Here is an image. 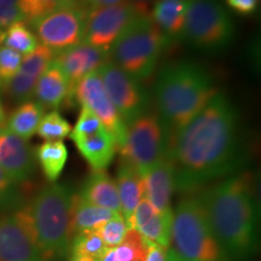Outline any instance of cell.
<instances>
[{"instance_id":"1","label":"cell","mask_w":261,"mask_h":261,"mask_svg":"<svg viewBox=\"0 0 261 261\" xmlns=\"http://www.w3.org/2000/svg\"><path fill=\"white\" fill-rule=\"evenodd\" d=\"M168 156L175 168V190H190L230 174L242 163L238 115L223 93L171 137Z\"/></svg>"},{"instance_id":"2","label":"cell","mask_w":261,"mask_h":261,"mask_svg":"<svg viewBox=\"0 0 261 261\" xmlns=\"http://www.w3.org/2000/svg\"><path fill=\"white\" fill-rule=\"evenodd\" d=\"M208 223L228 261H249L259 249V212L253 178L230 177L200 197Z\"/></svg>"},{"instance_id":"3","label":"cell","mask_w":261,"mask_h":261,"mask_svg":"<svg viewBox=\"0 0 261 261\" xmlns=\"http://www.w3.org/2000/svg\"><path fill=\"white\" fill-rule=\"evenodd\" d=\"M217 93L211 75L201 65L178 62L163 68L154 94L158 115L171 137L187 126Z\"/></svg>"},{"instance_id":"4","label":"cell","mask_w":261,"mask_h":261,"mask_svg":"<svg viewBox=\"0 0 261 261\" xmlns=\"http://www.w3.org/2000/svg\"><path fill=\"white\" fill-rule=\"evenodd\" d=\"M67 187L52 182L35 196L27 207L15 212L45 261L63 257L71 243L70 211L73 201Z\"/></svg>"},{"instance_id":"5","label":"cell","mask_w":261,"mask_h":261,"mask_svg":"<svg viewBox=\"0 0 261 261\" xmlns=\"http://www.w3.org/2000/svg\"><path fill=\"white\" fill-rule=\"evenodd\" d=\"M171 244L181 261H228L212 231L200 197L185 198L173 212Z\"/></svg>"},{"instance_id":"6","label":"cell","mask_w":261,"mask_h":261,"mask_svg":"<svg viewBox=\"0 0 261 261\" xmlns=\"http://www.w3.org/2000/svg\"><path fill=\"white\" fill-rule=\"evenodd\" d=\"M167 39L150 14H142L130 22L109 51V60L135 77L145 80L154 73Z\"/></svg>"},{"instance_id":"7","label":"cell","mask_w":261,"mask_h":261,"mask_svg":"<svg viewBox=\"0 0 261 261\" xmlns=\"http://www.w3.org/2000/svg\"><path fill=\"white\" fill-rule=\"evenodd\" d=\"M171 135L158 114L146 112L127 125L125 142L119 149L122 161L144 177L146 172L168 156Z\"/></svg>"},{"instance_id":"8","label":"cell","mask_w":261,"mask_h":261,"mask_svg":"<svg viewBox=\"0 0 261 261\" xmlns=\"http://www.w3.org/2000/svg\"><path fill=\"white\" fill-rule=\"evenodd\" d=\"M234 34L233 22L218 0H190L181 35L195 47L220 51Z\"/></svg>"},{"instance_id":"9","label":"cell","mask_w":261,"mask_h":261,"mask_svg":"<svg viewBox=\"0 0 261 261\" xmlns=\"http://www.w3.org/2000/svg\"><path fill=\"white\" fill-rule=\"evenodd\" d=\"M87 12L79 0H71L31 25L41 45L57 54L83 41Z\"/></svg>"},{"instance_id":"10","label":"cell","mask_w":261,"mask_h":261,"mask_svg":"<svg viewBox=\"0 0 261 261\" xmlns=\"http://www.w3.org/2000/svg\"><path fill=\"white\" fill-rule=\"evenodd\" d=\"M142 14H149L145 4L126 0L116 5L91 9L85 21L83 41L109 51L130 22Z\"/></svg>"},{"instance_id":"11","label":"cell","mask_w":261,"mask_h":261,"mask_svg":"<svg viewBox=\"0 0 261 261\" xmlns=\"http://www.w3.org/2000/svg\"><path fill=\"white\" fill-rule=\"evenodd\" d=\"M98 74L103 81L108 97L126 126L146 113L148 94L135 77L110 60L98 69Z\"/></svg>"},{"instance_id":"12","label":"cell","mask_w":261,"mask_h":261,"mask_svg":"<svg viewBox=\"0 0 261 261\" xmlns=\"http://www.w3.org/2000/svg\"><path fill=\"white\" fill-rule=\"evenodd\" d=\"M73 96L81 107L89 108L102 121L103 126L113 136L116 144V151H119L125 142L127 126L117 114L112 100L108 97L98 70L87 75L77 83L71 92L70 98Z\"/></svg>"},{"instance_id":"13","label":"cell","mask_w":261,"mask_h":261,"mask_svg":"<svg viewBox=\"0 0 261 261\" xmlns=\"http://www.w3.org/2000/svg\"><path fill=\"white\" fill-rule=\"evenodd\" d=\"M108 60L109 51L84 41L57 52L54 61L63 71L69 84V96L67 100H70L71 92L77 83L93 71H97Z\"/></svg>"},{"instance_id":"14","label":"cell","mask_w":261,"mask_h":261,"mask_svg":"<svg viewBox=\"0 0 261 261\" xmlns=\"http://www.w3.org/2000/svg\"><path fill=\"white\" fill-rule=\"evenodd\" d=\"M0 168L12 181H23L35 168V152L27 139L4 127L0 130Z\"/></svg>"},{"instance_id":"15","label":"cell","mask_w":261,"mask_h":261,"mask_svg":"<svg viewBox=\"0 0 261 261\" xmlns=\"http://www.w3.org/2000/svg\"><path fill=\"white\" fill-rule=\"evenodd\" d=\"M0 261H45L15 214L0 218Z\"/></svg>"},{"instance_id":"16","label":"cell","mask_w":261,"mask_h":261,"mask_svg":"<svg viewBox=\"0 0 261 261\" xmlns=\"http://www.w3.org/2000/svg\"><path fill=\"white\" fill-rule=\"evenodd\" d=\"M55 56L56 54L44 45H39L37 50L24 56L19 70L6 84L10 94L18 100H29L39 77L52 63Z\"/></svg>"},{"instance_id":"17","label":"cell","mask_w":261,"mask_h":261,"mask_svg":"<svg viewBox=\"0 0 261 261\" xmlns=\"http://www.w3.org/2000/svg\"><path fill=\"white\" fill-rule=\"evenodd\" d=\"M172 215L173 212H168V213L158 212L146 198H143L137 205L130 219L127 221V226L138 231L149 242L169 248Z\"/></svg>"},{"instance_id":"18","label":"cell","mask_w":261,"mask_h":261,"mask_svg":"<svg viewBox=\"0 0 261 261\" xmlns=\"http://www.w3.org/2000/svg\"><path fill=\"white\" fill-rule=\"evenodd\" d=\"M144 198L161 213L171 210V198L175 191V168L169 156H166L151 167L143 177Z\"/></svg>"},{"instance_id":"19","label":"cell","mask_w":261,"mask_h":261,"mask_svg":"<svg viewBox=\"0 0 261 261\" xmlns=\"http://www.w3.org/2000/svg\"><path fill=\"white\" fill-rule=\"evenodd\" d=\"M116 188L120 201V213L127 221L135 213L137 205L144 198V179L140 173L122 161L117 168Z\"/></svg>"},{"instance_id":"20","label":"cell","mask_w":261,"mask_h":261,"mask_svg":"<svg viewBox=\"0 0 261 261\" xmlns=\"http://www.w3.org/2000/svg\"><path fill=\"white\" fill-rule=\"evenodd\" d=\"M73 142L93 171H106L116 152L115 140L107 128L94 135L74 138Z\"/></svg>"},{"instance_id":"21","label":"cell","mask_w":261,"mask_h":261,"mask_svg":"<svg viewBox=\"0 0 261 261\" xmlns=\"http://www.w3.org/2000/svg\"><path fill=\"white\" fill-rule=\"evenodd\" d=\"M79 195L89 203L120 213L116 182L106 171H92L85 180Z\"/></svg>"},{"instance_id":"22","label":"cell","mask_w":261,"mask_h":261,"mask_svg":"<svg viewBox=\"0 0 261 261\" xmlns=\"http://www.w3.org/2000/svg\"><path fill=\"white\" fill-rule=\"evenodd\" d=\"M55 60V58H54ZM37 102L42 107L58 108L69 96V84L61 68L52 61L47 69L39 77L34 93Z\"/></svg>"},{"instance_id":"23","label":"cell","mask_w":261,"mask_h":261,"mask_svg":"<svg viewBox=\"0 0 261 261\" xmlns=\"http://www.w3.org/2000/svg\"><path fill=\"white\" fill-rule=\"evenodd\" d=\"M115 214L106 208L89 203L80 195H73L70 211L71 237L86 231H98Z\"/></svg>"},{"instance_id":"24","label":"cell","mask_w":261,"mask_h":261,"mask_svg":"<svg viewBox=\"0 0 261 261\" xmlns=\"http://www.w3.org/2000/svg\"><path fill=\"white\" fill-rule=\"evenodd\" d=\"M190 0H158L152 9L151 17L165 38L181 35Z\"/></svg>"},{"instance_id":"25","label":"cell","mask_w":261,"mask_h":261,"mask_svg":"<svg viewBox=\"0 0 261 261\" xmlns=\"http://www.w3.org/2000/svg\"><path fill=\"white\" fill-rule=\"evenodd\" d=\"M42 116L44 107L41 104L34 100H24L10 115L6 128L14 135L28 140L37 133Z\"/></svg>"},{"instance_id":"26","label":"cell","mask_w":261,"mask_h":261,"mask_svg":"<svg viewBox=\"0 0 261 261\" xmlns=\"http://www.w3.org/2000/svg\"><path fill=\"white\" fill-rule=\"evenodd\" d=\"M35 160L48 181L55 182L63 172L68 160V149L62 140L45 142L35 150Z\"/></svg>"},{"instance_id":"27","label":"cell","mask_w":261,"mask_h":261,"mask_svg":"<svg viewBox=\"0 0 261 261\" xmlns=\"http://www.w3.org/2000/svg\"><path fill=\"white\" fill-rule=\"evenodd\" d=\"M2 46H6L17 51L18 54H32L39 46L37 35L32 32L29 25L24 21L16 22L2 33Z\"/></svg>"},{"instance_id":"28","label":"cell","mask_w":261,"mask_h":261,"mask_svg":"<svg viewBox=\"0 0 261 261\" xmlns=\"http://www.w3.org/2000/svg\"><path fill=\"white\" fill-rule=\"evenodd\" d=\"M148 253V241L135 228H128L115 247V254L119 261H144Z\"/></svg>"},{"instance_id":"29","label":"cell","mask_w":261,"mask_h":261,"mask_svg":"<svg viewBox=\"0 0 261 261\" xmlns=\"http://www.w3.org/2000/svg\"><path fill=\"white\" fill-rule=\"evenodd\" d=\"M107 249L108 247L97 231H86L75 234L71 240L69 252L71 255H83L99 260Z\"/></svg>"},{"instance_id":"30","label":"cell","mask_w":261,"mask_h":261,"mask_svg":"<svg viewBox=\"0 0 261 261\" xmlns=\"http://www.w3.org/2000/svg\"><path fill=\"white\" fill-rule=\"evenodd\" d=\"M71 129L73 128L70 123L57 110H52L42 116L37 129V135L46 142H54V140H63L69 137Z\"/></svg>"},{"instance_id":"31","label":"cell","mask_w":261,"mask_h":261,"mask_svg":"<svg viewBox=\"0 0 261 261\" xmlns=\"http://www.w3.org/2000/svg\"><path fill=\"white\" fill-rule=\"evenodd\" d=\"M69 2L71 0H18L23 17L29 24Z\"/></svg>"},{"instance_id":"32","label":"cell","mask_w":261,"mask_h":261,"mask_svg":"<svg viewBox=\"0 0 261 261\" xmlns=\"http://www.w3.org/2000/svg\"><path fill=\"white\" fill-rule=\"evenodd\" d=\"M127 230H128V226H127L126 220L123 219L121 214L116 213L97 232L99 233L100 238L108 248H115L123 240Z\"/></svg>"},{"instance_id":"33","label":"cell","mask_w":261,"mask_h":261,"mask_svg":"<svg viewBox=\"0 0 261 261\" xmlns=\"http://www.w3.org/2000/svg\"><path fill=\"white\" fill-rule=\"evenodd\" d=\"M106 127L103 126L102 121H100L94 114L91 112L89 108L81 107L80 115L77 117V121L75 123V127L71 129L70 138H79V137H86L94 135V133L99 132Z\"/></svg>"},{"instance_id":"34","label":"cell","mask_w":261,"mask_h":261,"mask_svg":"<svg viewBox=\"0 0 261 261\" xmlns=\"http://www.w3.org/2000/svg\"><path fill=\"white\" fill-rule=\"evenodd\" d=\"M21 54L6 46H0V83L8 84L16 73L19 70L22 64Z\"/></svg>"},{"instance_id":"35","label":"cell","mask_w":261,"mask_h":261,"mask_svg":"<svg viewBox=\"0 0 261 261\" xmlns=\"http://www.w3.org/2000/svg\"><path fill=\"white\" fill-rule=\"evenodd\" d=\"M19 21H24V17L18 0H0V31Z\"/></svg>"},{"instance_id":"36","label":"cell","mask_w":261,"mask_h":261,"mask_svg":"<svg viewBox=\"0 0 261 261\" xmlns=\"http://www.w3.org/2000/svg\"><path fill=\"white\" fill-rule=\"evenodd\" d=\"M228 8L241 15L254 14L257 9L259 0H225Z\"/></svg>"},{"instance_id":"37","label":"cell","mask_w":261,"mask_h":261,"mask_svg":"<svg viewBox=\"0 0 261 261\" xmlns=\"http://www.w3.org/2000/svg\"><path fill=\"white\" fill-rule=\"evenodd\" d=\"M168 248L148 241V253L144 261H167Z\"/></svg>"},{"instance_id":"38","label":"cell","mask_w":261,"mask_h":261,"mask_svg":"<svg viewBox=\"0 0 261 261\" xmlns=\"http://www.w3.org/2000/svg\"><path fill=\"white\" fill-rule=\"evenodd\" d=\"M79 2L85 6V8H90L89 10H91L96 8H103V6L116 5L125 2V0H79Z\"/></svg>"},{"instance_id":"39","label":"cell","mask_w":261,"mask_h":261,"mask_svg":"<svg viewBox=\"0 0 261 261\" xmlns=\"http://www.w3.org/2000/svg\"><path fill=\"white\" fill-rule=\"evenodd\" d=\"M12 185V180L8 175L5 174V172L0 168V198H3L6 195V192L10 190Z\"/></svg>"},{"instance_id":"40","label":"cell","mask_w":261,"mask_h":261,"mask_svg":"<svg viewBox=\"0 0 261 261\" xmlns=\"http://www.w3.org/2000/svg\"><path fill=\"white\" fill-rule=\"evenodd\" d=\"M99 261H119L115 254V248H108L103 255L100 256Z\"/></svg>"},{"instance_id":"41","label":"cell","mask_w":261,"mask_h":261,"mask_svg":"<svg viewBox=\"0 0 261 261\" xmlns=\"http://www.w3.org/2000/svg\"><path fill=\"white\" fill-rule=\"evenodd\" d=\"M167 261H181V259L177 255V253H175L172 248H168Z\"/></svg>"},{"instance_id":"42","label":"cell","mask_w":261,"mask_h":261,"mask_svg":"<svg viewBox=\"0 0 261 261\" xmlns=\"http://www.w3.org/2000/svg\"><path fill=\"white\" fill-rule=\"evenodd\" d=\"M70 261H99V260L93 259V257H89V256H83V255H71Z\"/></svg>"},{"instance_id":"43","label":"cell","mask_w":261,"mask_h":261,"mask_svg":"<svg viewBox=\"0 0 261 261\" xmlns=\"http://www.w3.org/2000/svg\"><path fill=\"white\" fill-rule=\"evenodd\" d=\"M5 122H6L5 110H4V108H3L2 102H0V126H4Z\"/></svg>"},{"instance_id":"44","label":"cell","mask_w":261,"mask_h":261,"mask_svg":"<svg viewBox=\"0 0 261 261\" xmlns=\"http://www.w3.org/2000/svg\"><path fill=\"white\" fill-rule=\"evenodd\" d=\"M133 3H137V4H144L145 0H132Z\"/></svg>"},{"instance_id":"45","label":"cell","mask_w":261,"mask_h":261,"mask_svg":"<svg viewBox=\"0 0 261 261\" xmlns=\"http://www.w3.org/2000/svg\"><path fill=\"white\" fill-rule=\"evenodd\" d=\"M2 33L3 31H0V44H2Z\"/></svg>"},{"instance_id":"46","label":"cell","mask_w":261,"mask_h":261,"mask_svg":"<svg viewBox=\"0 0 261 261\" xmlns=\"http://www.w3.org/2000/svg\"><path fill=\"white\" fill-rule=\"evenodd\" d=\"M3 128H4V126H0V130H2Z\"/></svg>"}]
</instances>
